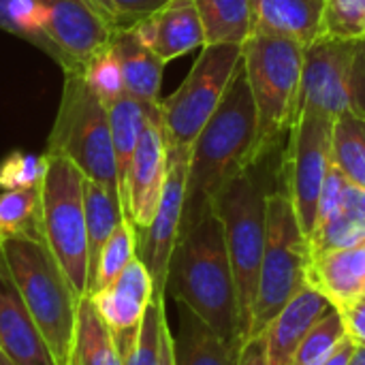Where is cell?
<instances>
[{
    "label": "cell",
    "mask_w": 365,
    "mask_h": 365,
    "mask_svg": "<svg viewBox=\"0 0 365 365\" xmlns=\"http://www.w3.org/2000/svg\"><path fill=\"white\" fill-rule=\"evenodd\" d=\"M133 30L165 64L205 45L195 0H171Z\"/></svg>",
    "instance_id": "obj_17"
},
{
    "label": "cell",
    "mask_w": 365,
    "mask_h": 365,
    "mask_svg": "<svg viewBox=\"0 0 365 365\" xmlns=\"http://www.w3.org/2000/svg\"><path fill=\"white\" fill-rule=\"evenodd\" d=\"M250 34L293 38L310 45L323 34L325 0H248Z\"/></svg>",
    "instance_id": "obj_19"
},
{
    "label": "cell",
    "mask_w": 365,
    "mask_h": 365,
    "mask_svg": "<svg viewBox=\"0 0 365 365\" xmlns=\"http://www.w3.org/2000/svg\"><path fill=\"white\" fill-rule=\"evenodd\" d=\"M2 244H4V237L0 235V250H2Z\"/></svg>",
    "instance_id": "obj_43"
},
{
    "label": "cell",
    "mask_w": 365,
    "mask_h": 365,
    "mask_svg": "<svg viewBox=\"0 0 365 365\" xmlns=\"http://www.w3.org/2000/svg\"><path fill=\"white\" fill-rule=\"evenodd\" d=\"M0 365H15V364H13V361H9V359L0 353Z\"/></svg>",
    "instance_id": "obj_42"
},
{
    "label": "cell",
    "mask_w": 365,
    "mask_h": 365,
    "mask_svg": "<svg viewBox=\"0 0 365 365\" xmlns=\"http://www.w3.org/2000/svg\"><path fill=\"white\" fill-rule=\"evenodd\" d=\"M158 365H175V357H173V331L169 325V317L163 321L160 327V357H158Z\"/></svg>",
    "instance_id": "obj_39"
},
{
    "label": "cell",
    "mask_w": 365,
    "mask_h": 365,
    "mask_svg": "<svg viewBox=\"0 0 365 365\" xmlns=\"http://www.w3.org/2000/svg\"><path fill=\"white\" fill-rule=\"evenodd\" d=\"M83 205L88 231V265L92 274L103 246L109 242L113 231L126 220V216L120 197L92 180L83 182Z\"/></svg>",
    "instance_id": "obj_26"
},
{
    "label": "cell",
    "mask_w": 365,
    "mask_h": 365,
    "mask_svg": "<svg viewBox=\"0 0 365 365\" xmlns=\"http://www.w3.org/2000/svg\"><path fill=\"white\" fill-rule=\"evenodd\" d=\"M47 169V156L28 154V152H11L0 163V190L15 188H34L43 184Z\"/></svg>",
    "instance_id": "obj_36"
},
{
    "label": "cell",
    "mask_w": 365,
    "mask_h": 365,
    "mask_svg": "<svg viewBox=\"0 0 365 365\" xmlns=\"http://www.w3.org/2000/svg\"><path fill=\"white\" fill-rule=\"evenodd\" d=\"M68 365H122L115 340L94 310L90 297H81L77 306L75 340Z\"/></svg>",
    "instance_id": "obj_24"
},
{
    "label": "cell",
    "mask_w": 365,
    "mask_h": 365,
    "mask_svg": "<svg viewBox=\"0 0 365 365\" xmlns=\"http://www.w3.org/2000/svg\"><path fill=\"white\" fill-rule=\"evenodd\" d=\"M47 152L68 158L86 180L96 182L120 197L107 107L88 90L81 73L64 75Z\"/></svg>",
    "instance_id": "obj_8"
},
{
    "label": "cell",
    "mask_w": 365,
    "mask_h": 365,
    "mask_svg": "<svg viewBox=\"0 0 365 365\" xmlns=\"http://www.w3.org/2000/svg\"><path fill=\"white\" fill-rule=\"evenodd\" d=\"M165 295L192 310L227 344L242 346L235 278L214 203L182 222Z\"/></svg>",
    "instance_id": "obj_1"
},
{
    "label": "cell",
    "mask_w": 365,
    "mask_h": 365,
    "mask_svg": "<svg viewBox=\"0 0 365 365\" xmlns=\"http://www.w3.org/2000/svg\"><path fill=\"white\" fill-rule=\"evenodd\" d=\"M111 34L137 28L171 0H86Z\"/></svg>",
    "instance_id": "obj_33"
},
{
    "label": "cell",
    "mask_w": 365,
    "mask_h": 365,
    "mask_svg": "<svg viewBox=\"0 0 365 365\" xmlns=\"http://www.w3.org/2000/svg\"><path fill=\"white\" fill-rule=\"evenodd\" d=\"M331 163L353 184L365 190V118L342 113L334 120Z\"/></svg>",
    "instance_id": "obj_28"
},
{
    "label": "cell",
    "mask_w": 365,
    "mask_h": 365,
    "mask_svg": "<svg viewBox=\"0 0 365 365\" xmlns=\"http://www.w3.org/2000/svg\"><path fill=\"white\" fill-rule=\"evenodd\" d=\"M0 353L15 365H56L0 255Z\"/></svg>",
    "instance_id": "obj_16"
},
{
    "label": "cell",
    "mask_w": 365,
    "mask_h": 365,
    "mask_svg": "<svg viewBox=\"0 0 365 365\" xmlns=\"http://www.w3.org/2000/svg\"><path fill=\"white\" fill-rule=\"evenodd\" d=\"M49 58L64 75L81 73L86 62L111 41V30L86 0H36Z\"/></svg>",
    "instance_id": "obj_13"
},
{
    "label": "cell",
    "mask_w": 365,
    "mask_h": 365,
    "mask_svg": "<svg viewBox=\"0 0 365 365\" xmlns=\"http://www.w3.org/2000/svg\"><path fill=\"white\" fill-rule=\"evenodd\" d=\"M321 36H334V38L365 36V0H325Z\"/></svg>",
    "instance_id": "obj_35"
},
{
    "label": "cell",
    "mask_w": 365,
    "mask_h": 365,
    "mask_svg": "<svg viewBox=\"0 0 365 365\" xmlns=\"http://www.w3.org/2000/svg\"><path fill=\"white\" fill-rule=\"evenodd\" d=\"M165 319H167V297H154L145 312L139 338L133 344V349L122 357V365H158L160 327Z\"/></svg>",
    "instance_id": "obj_34"
},
{
    "label": "cell",
    "mask_w": 365,
    "mask_h": 365,
    "mask_svg": "<svg viewBox=\"0 0 365 365\" xmlns=\"http://www.w3.org/2000/svg\"><path fill=\"white\" fill-rule=\"evenodd\" d=\"M242 56L244 45H203L182 86L158 103L167 143L171 148L192 145L205 122L220 105Z\"/></svg>",
    "instance_id": "obj_9"
},
{
    "label": "cell",
    "mask_w": 365,
    "mask_h": 365,
    "mask_svg": "<svg viewBox=\"0 0 365 365\" xmlns=\"http://www.w3.org/2000/svg\"><path fill=\"white\" fill-rule=\"evenodd\" d=\"M302 107L331 120L342 113L365 118V36H319L306 45Z\"/></svg>",
    "instance_id": "obj_10"
},
{
    "label": "cell",
    "mask_w": 365,
    "mask_h": 365,
    "mask_svg": "<svg viewBox=\"0 0 365 365\" xmlns=\"http://www.w3.org/2000/svg\"><path fill=\"white\" fill-rule=\"evenodd\" d=\"M272 156L261 158L240 171L214 199V210L222 222L227 255L235 278L237 308H240V334L242 342L250 331L252 304L257 293V280L265 248V216H267V163Z\"/></svg>",
    "instance_id": "obj_4"
},
{
    "label": "cell",
    "mask_w": 365,
    "mask_h": 365,
    "mask_svg": "<svg viewBox=\"0 0 365 365\" xmlns=\"http://www.w3.org/2000/svg\"><path fill=\"white\" fill-rule=\"evenodd\" d=\"M41 184V235L73 293H88V231L83 205V173L64 156L49 154Z\"/></svg>",
    "instance_id": "obj_7"
},
{
    "label": "cell",
    "mask_w": 365,
    "mask_h": 365,
    "mask_svg": "<svg viewBox=\"0 0 365 365\" xmlns=\"http://www.w3.org/2000/svg\"><path fill=\"white\" fill-rule=\"evenodd\" d=\"M359 299H365V291H364V295H361V297H359Z\"/></svg>",
    "instance_id": "obj_44"
},
{
    "label": "cell",
    "mask_w": 365,
    "mask_h": 365,
    "mask_svg": "<svg viewBox=\"0 0 365 365\" xmlns=\"http://www.w3.org/2000/svg\"><path fill=\"white\" fill-rule=\"evenodd\" d=\"M0 235L41 237V186L0 190Z\"/></svg>",
    "instance_id": "obj_29"
},
{
    "label": "cell",
    "mask_w": 365,
    "mask_h": 365,
    "mask_svg": "<svg viewBox=\"0 0 365 365\" xmlns=\"http://www.w3.org/2000/svg\"><path fill=\"white\" fill-rule=\"evenodd\" d=\"M365 240V190L346 184L340 212L310 237V259L323 252L355 246Z\"/></svg>",
    "instance_id": "obj_23"
},
{
    "label": "cell",
    "mask_w": 365,
    "mask_h": 365,
    "mask_svg": "<svg viewBox=\"0 0 365 365\" xmlns=\"http://www.w3.org/2000/svg\"><path fill=\"white\" fill-rule=\"evenodd\" d=\"M342 314L346 336L355 344H365V299H357L351 306L338 310Z\"/></svg>",
    "instance_id": "obj_37"
},
{
    "label": "cell",
    "mask_w": 365,
    "mask_h": 365,
    "mask_svg": "<svg viewBox=\"0 0 365 365\" xmlns=\"http://www.w3.org/2000/svg\"><path fill=\"white\" fill-rule=\"evenodd\" d=\"M188 160H190V148L169 145L167 175H165L156 214L148 225V229L137 231V257L143 261L154 282V297H167L165 291H167L169 263L184 222Z\"/></svg>",
    "instance_id": "obj_12"
},
{
    "label": "cell",
    "mask_w": 365,
    "mask_h": 365,
    "mask_svg": "<svg viewBox=\"0 0 365 365\" xmlns=\"http://www.w3.org/2000/svg\"><path fill=\"white\" fill-rule=\"evenodd\" d=\"M81 79L86 81L88 90L107 107L111 101L122 96L124 90V77H122V66L120 60L111 47V41L98 49L83 66Z\"/></svg>",
    "instance_id": "obj_31"
},
{
    "label": "cell",
    "mask_w": 365,
    "mask_h": 365,
    "mask_svg": "<svg viewBox=\"0 0 365 365\" xmlns=\"http://www.w3.org/2000/svg\"><path fill=\"white\" fill-rule=\"evenodd\" d=\"M353 349H355V342L346 336L338 346H336V351L323 361L321 365H346L349 364V359H351V355H353Z\"/></svg>",
    "instance_id": "obj_40"
},
{
    "label": "cell",
    "mask_w": 365,
    "mask_h": 365,
    "mask_svg": "<svg viewBox=\"0 0 365 365\" xmlns=\"http://www.w3.org/2000/svg\"><path fill=\"white\" fill-rule=\"evenodd\" d=\"M199 11L205 45L235 43L244 45L250 36L248 0H195Z\"/></svg>",
    "instance_id": "obj_27"
},
{
    "label": "cell",
    "mask_w": 365,
    "mask_h": 365,
    "mask_svg": "<svg viewBox=\"0 0 365 365\" xmlns=\"http://www.w3.org/2000/svg\"><path fill=\"white\" fill-rule=\"evenodd\" d=\"M306 45L250 34L244 43V68L257 111V160L282 152L302 109Z\"/></svg>",
    "instance_id": "obj_3"
},
{
    "label": "cell",
    "mask_w": 365,
    "mask_h": 365,
    "mask_svg": "<svg viewBox=\"0 0 365 365\" xmlns=\"http://www.w3.org/2000/svg\"><path fill=\"white\" fill-rule=\"evenodd\" d=\"M235 365H267L265 361V342L263 336H250L242 342L237 351Z\"/></svg>",
    "instance_id": "obj_38"
},
{
    "label": "cell",
    "mask_w": 365,
    "mask_h": 365,
    "mask_svg": "<svg viewBox=\"0 0 365 365\" xmlns=\"http://www.w3.org/2000/svg\"><path fill=\"white\" fill-rule=\"evenodd\" d=\"M308 284L323 293L336 310L357 302L365 291V240L312 257Z\"/></svg>",
    "instance_id": "obj_20"
},
{
    "label": "cell",
    "mask_w": 365,
    "mask_h": 365,
    "mask_svg": "<svg viewBox=\"0 0 365 365\" xmlns=\"http://www.w3.org/2000/svg\"><path fill=\"white\" fill-rule=\"evenodd\" d=\"M346 365H365V344H355L353 355Z\"/></svg>",
    "instance_id": "obj_41"
},
{
    "label": "cell",
    "mask_w": 365,
    "mask_h": 365,
    "mask_svg": "<svg viewBox=\"0 0 365 365\" xmlns=\"http://www.w3.org/2000/svg\"><path fill=\"white\" fill-rule=\"evenodd\" d=\"M167 158L169 143L160 120V109L156 105L152 107L145 120V126L141 130L139 143L135 148L130 167L120 190L124 216L137 231L148 229L156 214L167 175Z\"/></svg>",
    "instance_id": "obj_14"
},
{
    "label": "cell",
    "mask_w": 365,
    "mask_h": 365,
    "mask_svg": "<svg viewBox=\"0 0 365 365\" xmlns=\"http://www.w3.org/2000/svg\"><path fill=\"white\" fill-rule=\"evenodd\" d=\"M178 331L173 334L175 365H235L240 349L227 344L184 304H178Z\"/></svg>",
    "instance_id": "obj_22"
},
{
    "label": "cell",
    "mask_w": 365,
    "mask_h": 365,
    "mask_svg": "<svg viewBox=\"0 0 365 365\" xmlns=\"http://www.w3.org/2000/svg\"><path fill=\"white\" fill-rule=\"evenodd\" d=\"M257 163V111L242 62L212 118L190 145L184 220L212 205L240 171Z\"/></svg>",
    "instance_id": "obj_2"
},
{
    "label": "cell",
    "mask_w": 365,
    "mask_h": 365,
    "mask_svg": "<svg viewBox=\"0 0 365 365\" xmlns=\"http://www.w3.org/2000/svg\"><path fill=\"white\" fill-rule=\"evenodd\" d=\"M156 105H145V103L137 101L135 96H130L126 92L107 105L109 130H111V143H113V156H115V171H118L120 190H122L124 178H126V171L130 167L135 148L139 143L141 130L145 126V120H148L152 107H156Z\"/></svg>",
    "instance_id": "obj_25"
},
{
    "label": "cell",
    "mask_w": 365,
    "mask_h": 365,
    "mask_svg": "<svg viewBox=\"0 0 365 365\" xmlns=\"http://www.w3.org/2000/svg\"><path fill=\"white\" fill-rule=\"evenodd\" d=\"M2 261L56 365H68L79 297L41 237H6Z\"/></svg>",
    "instance_id": "obj_5"
},
{
    "label": "cell",
    "mask_w": 365,
    "mask_h": 365,
    "mask_svg": "<svg viewBox=\"0 0 365 365\" xmlns=\"http://www.w3.org/2000/svg\"><path fill=\"white\" fill-rule=\"evenodd\" d=\"M334 306L314 287L302 289L291 304L263 329L267 365H293L295 353L310 327Z\"/></svg>",
    "instance_id": "obj_18"
},
{
    "label": "cell",
    "mask_w": 365,
    "mask_h": 365,
    "mask_svg": "<svg viewBox=\"0 0 365 365\" xmlns=\"http://www.w3.org/2000/svg\"><path fill=\"white\" fill-rule=\"evenodd\" d=\"M111 47L122 66L126 94L145 105H156L160 101L165 62L139 38L135 30L113 34Z\"/></svg>",
    "instance_id": "obj_21"
},
{
    "label": "cell",
    "mask_w": 365,
    "mask_h": 365,
    "mask_svg": "<svg viewBox=\"0 0 365 365\" xmlns=\"http://www.w3.org/2000/svg\"><path fill=\"white\" fill-rule=\"evenodd\" d=\"M135 257H137V229L128 220H124L113 231L109 242L103 246L96 265L90 274L86 297L96 295L105 291L109 284H113Z\"/></svg>",
    "instance_id": "obj_30"
},
{
    "label": "cell",
    "mask_w": 365,
    "mask_h": 365,
    "mask_svg": "<svg viewBox=\"0 0 365 365\" xmlns=\"http://www.w3.org/2000/svg\"><path fill=\"white\" fill-rule=\"evenodd\" d=\"M331 130L334 120L329 115L302 107L280 158V180L308 244L317 222L319 199L334 167Z\"/></svg>",
    "instance_id": "obj_11"
},
{
    "label": "cell",
    "mask_w": 365,
    "mask_h": 365,
    "mask_svg": "<svg viewBox=\"0 0 365 365\" xmlns=\"http://www.w3.org/2000/svg\"><path fill=\"white\" fill-rule=\"evenodd\" d=\"M0 30H6L49 56L36 0H0Z\"/></svg>",
    "instance_id": "obj_32"
},
{
    "label": "cell",
    "mask_w": 365,
    "mask_h": 365,
    "mask_svg": "<svg viewBox=\"0 0 365 365\" xmlns=\"http://www.w3.org/2000/svg\"><path fill=\"white\" fill-rule=\"evenodd\" d=\"M154 299V282L139 257H135L120 278L105 291L90 295L103 323L109 327L120 355L124 357L139 338L145 312Z\"/></svg>",
    "instance_id": "obj_15"
},
{
    "label": "cell",
    "mask_w": 365,
    "mask_h": 365,
    "mask_svg": "<svg viewBox=\"0 0 365 365\" xmlns=\"http://www.w3.org/2000/svg\"><path fill=\"white\" fill-rule=\"evenodd\" d=\"M308 269L310 244L299 229L295 210L278 171V184L267 195L265 248L248 338L263 334V329L291 304V299L308 287Z\"/></svg>",
    "instance_id": "obj_6"
}]
</instances>
